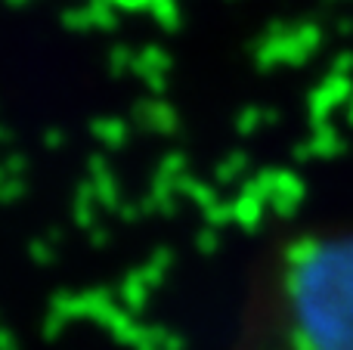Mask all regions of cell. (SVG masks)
Masks as SVG:
<instances>
[{
	"instance_id": "1",
	"label": "cell",
	"mask_w": 353,
	"mask_h": 350,
	"mask_svg": "<svg viewBox=\"0 0 353 350\" xmlns=\"http://www.w3.org/2000/svg\"><path fill=\"white\" fill-rule=\"evenodd\" d=\"M242 350H353V223L298 229L263 254Z\"/></svg>"
}]
</instances>
